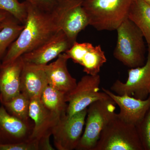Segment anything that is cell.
<instances>
[{"label": "cell", "instance_id": "1", "mask_svg": "<svg viewBox=\"0 0 150 150\" xmlns=\"http://www.w3.org/2000/svg\"><path fill=\"white\" fill-rule=\"evenodd\" d=\"M73 0H58L51 11H45L27 4V15L23 28L1 60V65L13 62L39 47L61 29L65 13Z\"/></svg>", "mask_w": 150, "mask_h": 150}, {"label": "cell", "instance_id": "2", "mask_svg": "<svg viewBox=\"0 0 150 150\" xmlns=\"http://www.w3.org/2000/svg\"><path fill=\"white\" fill-rule=\"evenodd\" d=\"M133 0H83L89 25L99 31L116 30L128 18Z\"/></svg>", "mask_w": 150, "mask_h": 150}, {"label": "cell", "instance_id": "3", "mask_svg": "<svg viewBox=\"0 0 150 150\" xmlns=\"http://www.w3.org/2000/svg\"><path fill=\"white\" fill-rule=\"evenodd\" d=\"M117 40L113 56L131 68L144 64L145 46L141 30L127 18L116 29Z\"/></svg>", "mask_w": 150, "mask_h": 150}, {"label": "cell", "instance_id": "4", "mask_svg": "<svg viewBox=\"0 0 150 150\" xmlns=\"http://www.w3.org/2000/svg\"><path fill=\"white\" fill-rule=\"evenodd\" d=\"M115 102L111 98L99 100L88 107L85 128L77 150H93L103 129L116 117Z\"/></svg>", "mask_w": 150, "mask_h": 150}, {"label": "cell", "instance_id": "5", "mask_svg": "<svg viewBox=\"0 0 150 150\" xmlns=\"http://www.w3.org/2000/svg\"><path fill=\"white\" fill-rule=\"evenodd\" d=\"M93 150H144L137 127L116 115L105 126Z\"/></svg>", "mask_w": 150, "mask_h": 150}, {"label": "cell", "instance_id": "6", "mask_svg": "<svg viewBox=\"0 0 150 150\" xmlns=\"http://www.w3.org/2000/svg\"><path fill=\"white\" fill-rule=\"evenodd\" d=\"M100 83L98 74H87L83 77L75 88L66 94L67 115L72 116L81 112L96 100L110 98L104 92L99 91Z\"/></svg>", "mask_w": 150, "mask_h": 150}, {"label": "cell", "instance_id": "7", "mask_svg": "<svg viewBox=\"0 0 150 150\" xmlns=\"http://www.w3.org/2000/svg\"><path fill=\"white\" fill-rule=\"evenodd\" d=\"M87 108L72 116L67 114L59 119L52 134L57 150L76 149L83 133Z\"/></svg>", "mask_w": 150, "mask_h": 150}, {"label": "cell", "instance_id": "8", "mask_svg": "<svg viewBox=\"0 0 150 150\" xmlns=\"http://www.w3.org/2000/svg\"><path fill=\"white\" fill-rule=\"evenodd\" d=\"M29 114L34 123L30 139L40 142L43 150H55L50 144V138L62 117L46 109L40 101V98L30 99Z\"/></svg>", "mask_w": 150, "mask_h": 150}, {"label": "cell", "instance_id": "9", "mask_svg": "<svg viewBox=\"0 0 150 150\" xmlns=\"http://www.w3.org/2000/svg\"><path fill=\"white\" fill-rule=\"evenodd\" d=\"M148 48L146 64L141 67L131 68L128 71V79L126 83L117 80L110 87L116 94H126L140 99L149 96L150 86V46Z\"/></svg>", "mask_w": 150, "mask_h": 150}, {"label": "cell", "instance_id": "10", "mask_svg": "<svg viewBox=\"0 0 150 150\" xmlns=\"http://www.w3.org/2000/svg\"><path fill=\"white\" fill-rule=\"evenodd\" d=\"M65 53L69 59L83 67V72L88 75L98 74L101 67L107 62L100 45L94 46L91 43L76 41Z\"/></svg>", "mask_w": 150, "mask_h": 150}, {"label": "cell", "instance_id": "11", "mask_svg": "<svg viewBox=\"0 0 150 150\" xmlns=\"http://www.w3.org/2000/svg\"><path fill=\"white\" fill-rule=\"evenodd\" d=\"M73 44L61 30L41 46L21 56L24 62L38 65L48 64L69 50Z\"/></svg>", "mask_w": 150, "mask_h": 150}, {"label": "cell", "instance_id": "12", "mask_svg": "<svg viewBox=\"0 0 150 150\" xmlns=\"http://www.w3.org/2000/svg\"><path fill=\"white\" fill-rule=\"evenodd\" d=\"M33 121L25 122L13 116L2 105L0 106V144L26 142L33 131Z\"/></svg>", "mask_w": 150, "mask_h": 150}, {"label": "cell", "instance_id": "13", "mask_svg": "<svg viewBox=\"0 0 150 150\" xmlns=\"http://www.w3.org/2000/svg\"><path fill=\"white\" fill-rule=\"evenodd\" d=\"M102 89L118 105L120 111L117 116L126 123L137 126L150 108V95L142 100L126 94L118 95L103 88Z\"/></svg>", "mask_w": 150, "mask_h": 150}, {"label": "cell", "instance_id": "14", "mask_svg": "<svg viewBox=\"0 0 150 150\" xmlns=\"http://www.w3.org/2000/svg\"><path fill=\"white\" fill-rule=\"evenodd\" d=\"M24 61L22 56L13 62L1 66L0 101H9L21 93V74Z\"/></svg>", "mask_w": 150, "mask_h": 150}, {"label": "cell", "instance_id": "15", "mask_svg": "<svg viewBox=\"0 0 150 150\" xmlns=\"http://www.w3.org/2000/svg\"><path fill=\"white\" fill-rule=\"evenodd\" d=\"M69 59L66 53L59 55L55 62L44 65L48 85L67 94L76 86V80L69 72L67 63Z\"/></svg>", "mask_w": 150, "mask_h": 150}, {"label": "cell", "instance_id": "16", "mask_svg": "<svg viewBox=\"0 0 150 150\" xmlns=\"http://www.w3.org/2000/svg\"><path fill=\"white\" fill-rule=\"evenodd\" d=\"M48 85L44 65L24 62L21 74V92L30 99L40 98Z\"/></svg>", "mask_w": 150, "mask_h": 150}, {"label": "cell", "instance_id": "17", "mask_svg": "<svg viewBox=\"0 0 150 150\" xmlns=\"http://www.w3.org/2000/svg\"><path fill=\"white\" fill-rule=\"evenodd\" d=\"M82 3L83 0H73L62 21L61 29L73 43L76 41L79 33L89 25Z\"/></svg>", "mask_w": 150, "mask_h": 150}, {"label": "cell", "instance_id": "18", "mask_svg": "<svg viewBox=\"0 0 150 150\" xmlns=\"http://www.w3.org/2000/svg\"><path fill=\"white\" fill-rule=\"evenodd\" d=\"M128 18L141 30L150 46V5L144 0H133Z\"/></svg>", "mask_w": 150, "mask_h": 150}, {"label": "cell", "instance_id": "19", "mask_svg": "<svg viewBox=\"0 0 150 150\" xmlns=\"http://www.w3.org/2000/svg\"><path fill=\"white\" fill-rule=\"evenodd\" d=\"M66 94L48 85L41 93L40 99L46 109L62 117L67 114L68 103Z\"/></svg>", "mask_w": 150, "mask_h": 150}, {"label": "cell", "instance_id": "20", "mask_svg": "<svg viewBox=\"0 0 150 150\" xmlns=\"http://www.w3.org/2000/svg\"><path fill=\"white\" fill-rule=\"evenodd\" d=\"M10 14L4 27L0 30V60H2L8 49L19 35L23 25Z\"/></svg>", "mask_w": 150, "mask_h": 150}, {"label": "cell", "instance_id": "21", "mask_svg": "<svg viewBox=\"0 0 150 150\" xmlns=\"http://www.w3.org/2000/svg\"><path fill=\"white\" fill-rule=\"evenodd\" d=\"M30 99L22 93L1 104L10 114L25 122L32 121L29 116Z\"/></svg>", "mask_w": 150, "mask_h": 150}, {"label": "cell", "instance_id": "22", "mask_svg": "<svg viewBox=\"0 0 150 150\" xmlns=\"http://www.w3.org/2000/svg\"><path fill=\"white\" fill-rule=\"evenodd\" d=\"M0 10L8 13L22 24L24 25L27 15V4L18 0H0Z\"/></svg>", "mask_w": 150, "mask_h": 150}, {"label": "cell", "instance_id": "23", "mask_svg": "<svg viewBox=\"0 0 150 150\" xmlns=\"http://www.w3.org/2000/svg\"><path fill=\"white\" fill-rule=\"evenodd\" d=\"M136 127L144 150H150V108Z\"/></svg>", "mask_w": 150, "mask_h": 150}, {"label": "cell", "instance_id": "24", "mask_svg": "<svg viewBox=\"0 0 150 150\" xmlns=\"http://www.w3.org/2000/svg\"><path fill=\"white\" fill-rule=\"evenodd\" d=\"M0 150H43V149L40 142L30 139L21 143L0 144Z\"/></svg>", "mask_w": 150, "mask_h": 150}, {"label": "cell", "instance_id": "25", "mask_svg": "<svg viewBox=\"0 0 150 150\" xmlns=\"http://www.w3.org/2000/svg\"><path fill=\"white\" fill-rule=\"evenodd\" d=\"M25 1L45 11H51L56 7L58 0H24Z\"/></svg>", "mask_w": 150, "mask_h": 150}, {"label": "cell", "instance_id": "26", "mask_svg": "<svg viewBox=\"0 0 150 150\" xmlns=\"http://www.w3.org/2000/svg\"><path fill=\"white\" fill-rule=\"evenodd\" d=\"M9 15L7 12L0 10V30L2 29L6 20Z\"/></svg>", "mask_w": 150, "mask_h": 150}, {"label": "cell", "instance_id": "27", "mask_svg": "<svg viewBox=\"0 0 150 150\" xmlns=\"http://www.w3.org/2000/svg\"><path fill=\"white\" fill-rule=\"evenodd\" d=\"M145 2L147 3L148 4L150 5V0H144Z\"/></svg>", "mask_w": 150, "mask_h": 150}, {"label": "cell", "instance_id": "28", "mask_svg": "<svg viewBox=\"0 0 150 150\" xmlns=\"http://www.w3.org/2000/svg\"><path fill=\"white\" fill-rule=\"evenodd\" d=\"M1 60H0V70H1Z\"/></svg>", "mask_w": 150, "mask_h": 150}, {"label": "cell", "instance_id": "29", "mask_svg": "<svg viewBox=\"0 0 150 150\" xmlns=\"http://www.w3.org/2000/svg\"><path fill=\"white\" fill-rule=\"evenodd\" d=\"M149 95L150 96V87H149Z\"/></svg>", "mask_w": 150, "mask_h": 150}, {"label": "cell", "instance_id": "30", "mask_svg": "<svg viewBox=\"0 0 150 150\" xmlns=\"http://www.w3.org/2000/svg\"></svg>", "mask_w": 150, "mask_h": 150}]
</instances>
